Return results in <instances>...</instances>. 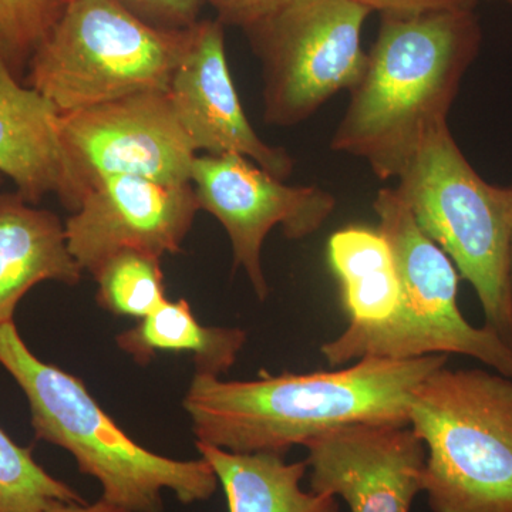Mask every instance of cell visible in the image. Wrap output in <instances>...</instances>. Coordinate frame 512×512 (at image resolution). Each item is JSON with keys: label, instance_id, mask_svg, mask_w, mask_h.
Listing matches in <instances>:
<instances>
[{"label": "cell", "instance_id": "cell-22", "mask_svg": "<svg viewBox=\"0 0 512 512\" xmlns=\"http://www.w3.org/2000/svg\"><path fill=\"white\" fill-rule=\"evenodd\" d=\"M124 8L154 28L190 29L200 22L202 5L207 0H119Z\"/></svg>", "mask_w": 512, "mask_h": 512}, {"label": "cell", "instance_id": "cell-13", "mask_svg": "<svg viewBox=\"0 0 512 512\" xmlns=\"http://www.w3.org/2000/svg\"><path fill=\"white\" fill-rule=\"evenodd\" d=\"M224 28L218 19L192 26L167 90L175 117L197 153L239 154L285 181L293 171L292 157L262 141L249 123L229 72Z\"/></svg>", "mask_w": 512, "mask_h": 512}, {"label": "cell", "instance_id": "cell-18", "mask_svg": "<svg viewBox=\"0 0 512 512\" xmlns=\"http://www.w3.org/2000/svg\"><path fill=\"white\" fill-rule=\"evenodd\" d=\"M328 258L350 322L376 323L392 315L399 303V275L392 248L379 229H339L329 238Z\"/></svg>", "mask_w": 512, "mask_h": 512}, {"label": "cell", "instance_id": "cell-28", "mask_svg": "<svg viewBox=\"0 0 512 512\" xmlns=\"http://www.w3.org/2000/svg\"><path fill=\"white\" fill-rule=\"evenodd\" d=\"M2 180H3V175L0 174V184H2Z\"/></svg>", "mask_w": 512, "mask_h": 512}, {"label": "cell", "instance_id": "cell-7", "mask_svg": "<svg viewBox=\"0 0 512 512\" xmlns=\"http://www.w3.org/2000/svg\"><path fill=\"white\" fill-rule=\"evenodd\" d=\"M191 29L154 28L119 0H69L23 84L62 114L133 94L167 93Z\"/></svg>", "mask_w": 512, "mask_h": 512}, {"label": "cell", "instance_id": "cell-26", "mask_svg": "<svg viewBox=\"0 0 512 512\" xmlns=\"http://www.w3.org/2000/svg\"><path fill=\"white\" fill-rule=\"evenodd\" d=\"M505 197H507L508 208V227H510V285L512 293V184L504 187Z\"/></svg>", "mask_w": 512, "mask_h": 512}, {"label": "cell", "instance_id": "cell-6", "mask_svg": "<svg viewBox=\"0 0 512 512\" xmlns=\"http://www.w3.org/2000/svg\"><path fill=\"white\" fill-rule=\"evenodd\" d=\"M396 190L421 231L436 242L477 293L485 328L512 348L510 227L504 187L474 170L448 124L421 143Z\"/></svg>", "mask_w": 512, "mask_h": 512}, {"label": "cell", "instance_id": "cell-20", "mask_svg": "<svg viewBox=\"0 0 512 512\" xmlns=\"http://www.w3.org/2000/svg\"><path fill=\"white\" fill-rule=\"evenodd\" d=\"M55 503L86 501L39 466L32 447L18 446L0 429V512H45Z\"/></svg>", "mask_w": 512, "mask_h": 512}, {"label": "cell", "instance_id": "cell-4", "mask_svg": "<svg viewBox=\"0 0 512 512\" xmlns=\"http://www.w3.org/2000/svg\"><path fill=\"white\" fill-rule=\"evenodd\" d=\"M373 210L396 262L399 303L382 322H350L342 335L320 348L326 362L338 367L363 357L407 360L456 353L512 379L511 346L493 330L476 328L464 318L457 303L456 266L421 231L396 190L377 192Z\"/></svg>", "mask_w": 512, "mask_h": 512}, {"label": "cell", "instance_id": "cell-3", "mask_svg": "<svg viewBox=\"0 0 512 512\" xmlns=\"http://www.w3.org/2000/svg\"><path fill=\"white\" fill-rule=\"evenodd\" d=\"M0 365L30 407L37 439L69 451L82 473L99 481L103 500L130 512H163V491L183 504L210 500L218 478L208 461L174 460L130 439L87 392L82 380L42 362L15 322L0 325Z\"/></svg>", "mask_w": 512, "mask_h": 512}, {"label": "cell", "instance_id": "cell-14", "mask_svg": "<svg viewBox=\"0 0 512 512\" xmlns=\"http://www.w3.org/2000/svg\"><path fill=\"white\" fill-rule=\"evenodd\" d=\"M60 116L52 101L16 79L0 59V174L30 204L55 194L74 212L80 200L60 138Z\"/></svg>", "mask_w": 512, "mask_h": 512}, {"label": "cell", "instance_id": "cell-9", "mask_svg": "<svg viewBox=\"0 0 512 512\" xmlns=\"http://www.w3.org/2000/svg\"><path fill=\"white\" fill-rule=\"evenodd\" d=\"M59 127L80 204L93 185L110 177L191 183L197 151L167 93L133 94L70 111L60 116Z\"/></svg>", "mask_w": 512, "mask_h": 512}, {"label": "cell", "instance_id": "cell-25", "mask_svg": "<svg viewBox=\"0 0 512 512\" xmlns=\"http://www.w3.org/2000/svg\"><path fill=\"white\" fill-rule=\"evenodd\" d=\"M45 512H130L117 505L107 503L101 498L94 504L87 503H55L50 505Z\"/></svg>", "mask_w": 512, "mask_h": 512}, {"label": "cell", "instance_id": "cell-2", "mask_svg": "<svg viewBox=\"0 0 512 512\" xmlns=\"http://www.w3.org/2000/svg\"><path fill=\"white\" fill-rule=\"evenodd\" d=\"M365 73L350 90L330 148L362 158L380 180L397 178L430 133L447 124L478 55L473 10L382 13Z\"/></svg>", "mask_w": 512, "mask_h": 512}, {"label": "cell", "instance_id": "cell-15", "mask_svg": "<svg viewBox=\"0 0 512 512\" xmlns=\"http://www.w3.org/2000/svg\"><path fill=\"white\" fill-rule=\"evenodd\" d=\"M83 272L56 214L18 192H0V325L13 322L19 302L36 285H77Z\"/></svg>", "mask_w": 512, "mask_h": 512}, {"label": "cell", "instance_id": "cell-12", "mask_svg": "<svg viewBox=\"0 0 512 512\" xmlns=\"http://www.w3.org/2000/svg\"><path fill=\"white\" fill-rule=\"evenodd\" d=\"M311 490L350 512H410L423 493L427 450L410 426L353 424L305 444Z\"/></svg>", "mask_w": 512, "mask_h": 512}, {"label": "cell", "instance_id": "cell-11", "mask_svg": "<svg viewBox=\"0 0 512 512\" xmlns=\"http://www.w3.org/2000/svg\"><path fill=\"white\" fill-rule=\"evenodd\" d=\"M200 211L191 183L110 177L93 185L64 224L67 248L83 271L93 272L124 249L177 254Z\"/></svg>", "mask_w": 512, "mask_h": 512}, {"label": "cell", "instance_id": "cell-19", "mask_svg": "<svg viewBox=\"0 0 512 512\" xmlns=\"http://www.w3.org/2000/svg\"><path fill=\"white\" fill-rule=\"evenodd\" d=\"M93 276L99 285L97 301L114 315L144 319L167 301L161 256L124 249L109 256Z\"/></svg>", "mask_w": 512, "mask_h": 512}, {"label": "cell", "instance_id": "cell-8", "mask_svg": "<svg viewBox=\"0 0 512 512\" xmlns=\"http://www.w3.org/2000/svg\"><path fill=\"white\" fill-rule=\"evenodd\" d=\"M370 13L353 0H282L244 29L261 62L269 126L301 124L359 83L367 64L360 35Z\"/></svg>", "mask_w": 512, "mask_h": 512}, {"label": "cell", "instance_id": "cell-17", "mask_svg": "<svg viewBox=\"0 0 512 512\" xmlns=\"http://www.w3.org/2000/svg\"><path fill=\"white\" fill-rule=\"evenodd\" d=\"M247 333L237 328H210L195 318L190 303L165 301L136 328L117 336L124 352L147 365L158 352H188L200 375L220 377L237 362Z\"/></svg>", "mask_w": 512, "mask_h": 512}, {"label": "cell", "instance_id": "cell-27", "mask_svg": "<svg viewBox=\"0 0 512 512\" xmlns=\"http://www.w3.org/2000/svg\"><path fill=\"white\" fill-rule=\"evenodd\" d=\"M501 2L507 3V5L512 8V0H501Z\"/></svg>", "mask_w": 512, "mask_h": 512}, {"label": "cell", "instance_id": "cell-5", "mask_svg": "<svg viewBox=\"0 0 512 512\" xmlns=\"http://www.w3.org/2000/svg\"><path fill=\"white\" fill-rule=\"evenodd\" d=\"M409 426L431 511L512 512L511 377L440 367L414 390Z\"/></svg>", "mask_w": 512, "mask_h": 512}, {"label": "cell", "instance_id": "cell-10", "mask_svg": "<svg viewBox=\"0 0 512 512\" xmlns=\"http://www.w3.org/2000/svg\"><path fill=\"white\" fill-rule=\"evenodd\" d=\"M191 184L200 210L214 215L227 231L234 264L247 274L258 298L268 296L262 248L271 229L285 237H311L336 208L329 191L315 185H288L239 154L195 157Z\"/></svg>", "mask_w": 512, "mask_h": 512}, {"label": "cell", "instance_id": "cell-24", "mask_svg": "<svg viewBox=\"0 0 512 512\" xmlns=\"http://www.w3.org/2000/svg\"><path fill=\"white\" fill-rule=\"evenodd\" d=\"M224 25L245 29L275 8L282 0H207Z\"/></svg>", "mask_w": 512, "mask_h": 512}, {"label": "cell", "instance_id": "cell-21", "mask_svg": "<svg viewBox=\"0 0 512 512\" xmlns=\"http://www.w3.org/2000/svg\"><path fill=\"white\" fill-rule=\"evenodd\" d=\"M69 0H0V59L23 82L30 60Z\"/></svg>", "mask_w": 512, "mask_h": 512}, {"label": "cell", "instance_id": "cell-1", "mask_svg": "<svg viewBox=\"0 0 512 512\" xmlns=\"http://www.w3.org/2000/svg\"><path fill=\"white\" fill-rule=\"evenodd\" d=\"M447 362V355L363 357L332 372L262 375L247 382L195 373L183 406L197 443L285 456L340 427L409 426L414 390Z\"/></svg>", "mask_w": 512, "mask_h": 512}, {"label": "cell", "instance_id": "cell-16", "mask_svg": "<svg viewBox=\"0 0 512 512\" xmlns=\"http://www.w3.org/2000/svg\"><path fill=\"white\" fill-rule=\"evenodd\" d=\"M227 497L229 512H340L335 495L303 491L308 464L284 454L232 453L197 443Z\"/></svg>", "mask_w": 512, "mask_h": 512}, {"label": "cell", "instance_id": "cell-23", "mask_svg": "<svg viewBox=\"0 0 512 512\" xmlns=\"http://www.w3.org/2000/svg\"><path fill=\"white\" fill-rule=\"evenodd\" d=\"M370 10L394 15L446 12V10H473L478 0H353Z\"/></svg>", "mask_w": 512, "mask_h": 512}]
</instances>
